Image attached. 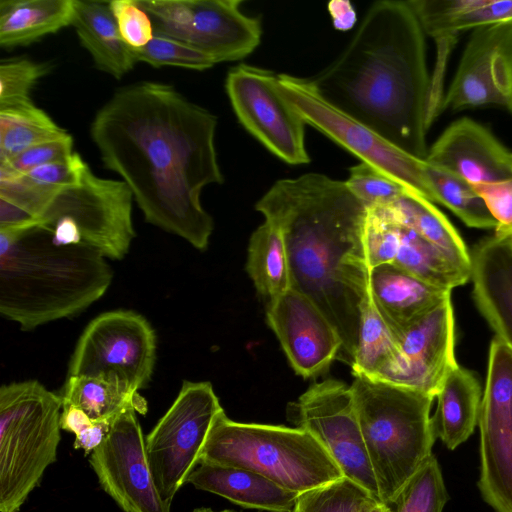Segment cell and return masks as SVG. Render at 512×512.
<instances>
[{
	"label": "cell",
	"instance_id": "obj_33",
	"mask_svg": "<svg viewBox=\"0 0 512 512\" xmlns=\"http://www.w3.org/2000/svg\"><path fill=\"white\" fill-rule=\"evenodd\" d=\"M33 102L0 108V163L8 162L28 148L66 136Z\"/></svg>",
	"mask_w": 512,
	"mask_h": 512
},
{
	"label": "cell",
	"instance_id": "obj_12",
	"mask_svg": "<svg viewBox=\"0 0 512 512\" xmlns=\"http://www.w3.org/2000/svg\"><path fill=\"white\" fill-rule=\"evenodd\" d=\"M287 417L319 442L343 476L381 502L351 386L332 379L314 383L297 401L289 403Z\"/></svg>",
	"mask_w": 512,
	"mask_h": 512
},
{
	"label": "cell",
	"instance_id": "obj_21",
	"mask_svg": "<svg viewBox=\"0 0 512 512\" xmlns=\"http://www.w3.org/2000/svg\"><path fill=\"white\" fill-rule=\"evenodd\" d=\"M470 254L474 302L496 337L512 349V241L493 235Z\"/></svg>",
	"mask_w": 512,
	"mask_h": 512
},
{
	"label": "cell",
	"instance_id": "obj_5",
	"mask_svg": "<svg viewBox=\"0 0 512 512\" xmlns=\"http://www.w3.org/2000/svg\"><path fill=\"white\" fill-rule=\"evenodd\" d=\"M351 388L380 500L391 506L433 456L435 398L366 377H355Z\"/></svg>",
	"mask_w": 512,
	"mask_h": 512
},
{
	"label": "cell",
	"instance_id": "obj_24",
	"mask_svg": "<svg viewBox=\"0 0 512 512\" xmlns=\"http://www.w3.org/2000/svg\"><path fill=\"white\" fill-rule=\"evenodd\" d=\"M187 483L239 506L265 512H288L299 495L254 471L205 462L198 464Z\"/></svg>",
	"mask_w": 512,
	"mask_h": 512
},
{
	"label": "cell",
	"instance_id": "obj_30",
	"mask_svg": "<svg viewBox=\"0 0 512 512\" xmlns=\"http://www.w3.org/2000/svg\"><path fill=\"white\" fill-rule=\"evenodd\" d=\"M63 406L82 409L93 421L112 423L129 408L145 414L147 405L138 392L104 377L67 376Z\"/></svg>",
	"mask_w": 512,
	"mask_h": 512
},
{
	"label": "cell",
	"instance_id": "obj_43",
	"mask_svg": "<svg viewBox=\"0 0 512 512\" xmlns=\"http://www.w3.org/2000/svg\"><path fill=\"white\" fill-rule=\"evenodd\" d=\"M112 423L94 422L86 431L76 436L75 449H82L86 455H90L105 439Z\"/></svg>",
	"mask_w": 512,
	"mask_h": 512
},
{
	"label": "cell",
	"instance_id": "obj_23",
	"mask_svg": "<svg viewBox=\"0 0 512 512\" xmlns=\"http://www.w3.org/2000/svg\"><path fill=\"white\" fill-rule=\"evenodd\" d=\"M425 34L437 45V55H449L459 35L478 27L512 21V0H412Z\"/></svg>",
	"mask_w": 512,
	"mask_h": 512
},
{
	"label": "cell",
	"instance_id": "obj_7",
	"mask_svg": "<svg viewBox=\"0 0 512 512\" xmlns=\"http://www.w3.org/2000/svg\"><path fill=\"white\" fill-rule=\"evenodd\" d=\"M61 396L37 380L0 388V512H18L57 460Z\"/></svg>",
	"mask_w": 512,
	"mask_h": 512
},
{
	"label": "cell",
	"instance_id": "obj_6",
	"mask_svg": "<svg viewBox=\"0 0 512 512\" xmlns=\"http://www.w3.org/2000/svg\"><path fill=\"white\" fill-rule=\"evenodd\" d=\"M201 462L251 470L299 494L343 477L330 455L307 431L237 422L224 411L215 420Z\"/></svg>",
	"mask_w": 512,
	"mask_h": 512
},
{
	"label": "cell",
	"instance_id": "obj_40",
	"mask_svg": "<svg viewBox=\"0 0 512 512\" xmlns=\"http://www.w3.org/2000/svg\"><path fill=\"white\" fill-rule=\"evenodd\" d=\"M109 5L120 34L130 47L141 48L153 38L152 21L137 0H114Z\"/></svg>",
	"mask_w": 512,
	"mask_h": 512
},
{
	"label": "cell",
	"instance_id": "obj_26",
	"mask_svg": "<svg viewBox=\"0 0 512 512\" xmlns=\"http://www.w3.org/2000/svg\"><path fill=\"white\" fill-rule=\"evenodd\" d=\"M482 397L479 379L464 367L455 366L444 379L432 417L436 438L449 450L456 449L473 434L479 422Z\"/></svg>",
	"mask_w": 512,
	"mask_h": 512
},
{
	"label": "cell",
	"instance_id": "obj_19",
	"mask_svg": "<svg viewBox=\"0 0 512 512\" xmlns=\"http://www.w3.org/2000/svg\"><path fill=\"white\" fill-rule=\"evenodd\" d=\"M457 365L455 317L449 297L402 333L398 370L390 383L436 398L444 379Z\"/></svg>",
	"mask_w": 512,
	"mask_h": 512
},
{
	"label": "cell",
	"instance_id": "obj_9",
	"mask_svg": "<svg viewBox=\"0 0 512 512\" xmlns=\"http://www.w3.org/2000/svg\"><path fill=\"white\" fill-rule=\"evenodd\" d=\"M154 35L184 43L214 62L245 58L260 44L258 17L240 10V0H137Z\"/></svg>",
	"mask_w": 512,
	"mask_h": 512
},
{
	"label": "cell",
	"instance_id": "obj_35",
	"mask_svg": "<svg viewBox=\"0 0 512 512\" xmlns=\"http://www.w3.org/2000/svg\"><path fill=\"white\" fill-rule=\"evenodd\" d=\"M380 501L367 489L343 476L298 495L297 512H370Z\"/></svg>",
	"mask_w": 512,
	"mask_h": 512
},
{
	"label": "cell",
	"instance_id": "obj_17",
	"mask_svg": "<svg viewBox=\"0 0 512 512\" xmlns=\"http://www.w3.org/2000/svg\"><path fill=\"white\" fill-rule=\"evenodd\" d=\"M482 106L512 113V21L471 31L441 110Z\"/></svg>",
	"mask_w": 512,
	"mask_h": 512
},
{
	"label": "cell",
	"instance_id": "obj_2",
	"mask_svg": "<svg viewBox=\"0 0 512 512\" xmlns=\"http://www.w3.org/2000/svg\"><path fill=\"white\" fill-rule=\"evenodd\" d=\"M255 209L283 234L291 289L329 319L342 340L337 359L352 365L361 306L370 294L364 240L368 208L345 182L308 173L276 181Z\"/></svg>",
	"mask_w": 512,
	"mask_h": 512
},
{
	"label": "cell",
	"instance_id": "obj_42",
	"mask_svg": "<svg viewBox=\"0 0 512 512\" xmlns=\"http://www.w3.org/2000/svg\"><path fill=\"white\" fill-rule=\"evenodd\" d=\"M473 188L483 198L496 221L494 236L512 241V177Z\"/></svg>",
	"mask_w": 512,
	"mask_h": 512
},
{
	"label": "cell",
	"instance_id": "obj_32",
	"mask_svg": "<svg viewBox=\"0 0 512 512\" xmlns=\"http://www.w3.org/2000/svg\"><path fill=\"white\" fill-rule=\"evenodd\" d=\"M246 270L257 291L269 300L291 289L287 248L281 230L265 221L252 234Z\"/></svg>",
	"mask_w": 512,
	"mask_h": 512
},
{
	"label": "cell",
	"instance_id": "obj_25",
	"mask_svg": "<svg viewBox=\"0 0 512 512\" xmlns=\"http://www.w3.org/2000/svg\"><path fill=\"white\" fill-rule=\"evenodd\" d=\"M74 27L97 69L121 79L136 64L134 48L123 39L109 2L73 0Z\"/></svg>",
	"mask_w": 512,
	"mask_h": 512
},
{
	"label": "cell",
	"instance_id": "obj_27",
	"mask_svg": "<svg viewBox=\"0 0 512 512\" xmlns=\"http://www.w3.org/2000/svg\"><path fill=\"white\" fill-rule=\"evenodd\" d=\"M73 0H1L0 46H27L71 25Z\"/></svg>",
	"mask_w": 512,
	"mask_h": 512
},
{
	"label": "cell",
	"instance_id": "obj_11",
	"mask_svg": "<svg viewBox=\"0 0 512 512\" xmlns=\"http://www.w3.org/2000/svg\"><path fill=\"white\" fill-rule=\"evenodd\" d=\"M156 335L130 310L100 314L86 326L72 354L68 376L104 377L138 392L151 379Z\"/></svg>",
	"mask_w": 512,
	"mask_h": 512
},
{
	"label": "cell",
	"instance_id": "obj_39",
	"mask_svg": "<svg viewBox=\"0 0 512 512\" xmlns=\"http://www.w3.org/2000/svg\"><path fill=\"white\" fill-rule=\"evenodd\" d=\"M48 72L45 64L15 59L0 64V108L31 102L30 90Z\"/></svg>",
	"mask_w": 512,
	"mask_h": 512
},
{
	"label": "cell",
	"instance_id": "obj_28",
	"mask_svg": "<svg viewBox=\"0 0 512 512\" xmlns=\"http://www.w3.org/2000/svg\"><path fill=\"white\" fill-rule=\"evenodd\" d=\"M379 207L391 220L411 229L471 271L470 251L456 228L433 202L407 191L391 204Z\"/></svg>",
	"mask_w": 512,
	"mask_h": 512
},
{
	"label": "cell",
	"instance_id": "obj_44",
	"mask_svg": "<svg viewBox=\"0 0 512 512\" xmlns=\"http://www.w3.org/2000/svg\"><path fill=\"white\" fill-rule=\"evenodd\" d=\"M93 421L82 409L75 406H63L60 417L62 430L74 433L75 436L83 433L93 425Z\"/></svg>",
	"mask_w": 512,
	"mask_h": 512
},
{
	"label": "cell",
	"instance_id": "obj_8",
	"mask_svg": "<svg viewBox=\"0 0 512 512\" xmlns=\"http://www.w3.org/2000/svg\"><path fill=\"white\" fill-rule=\"evenodd\" d=\"M223 408L210 382L185 380L166 413L145 437L158 491L171 505L200 459Z\"/></svg>",
	"mask_w": 512,
	"mask_h": 512
},
{
	"label": "cell",
	"instance_id": "obj_47",
	"mask_svg": "<svg viewBox=\"0 0 512 512\" xmlns=\"http://www.w3.org/2000/svg\"><path fill=\"white\" fill-rule=\"evenodd\" d=\"M192 512H237V511H234V510H229V509H225V510H220V511H215V510H212L210 508H197V509H194Z\"/></svg>",
	"mask_w": 512,
	"mask_h": 512
},
{
	"label": "cell",
	"instance_id": "obj_29",
	"mask_svg": "<svg viewBox=\"0 0 512 512\" xmlns=\"http://www.w3.org/2000/svg\"><path fill=\"white\" fill-rule=\"evenodd\" d=\"M400 360V341L377 311L371 296L361 306L352 374L390 383Z\"/></svg>",
	"mask_w": 512,
	"mask_h": 512
},
{
	"label": "cell",
	"instance_id": "obj_3",
	"mask_svg": "<svg viewBox=\"0 0 512 512\" xmlns=\"http://www.w3.org/2000/svg\"><path fill=\"white\" fill-rule=\"evenodd\" d=\"M329 104L425 160L431 78L425 33L408 1H377L341 54L307 79Z\"/></svg>",
	"mask_w": 512,
	"mask_h": 512
},
{
	"label": "cell",
	"instance_id": "obj_46",
	"mask_svg": "<svg viewBox=\"0 0 512 512\" xmlns=\"http://www.w3.org/2000/svg\"><path fill=\"white\" fill-rule=\"evenodd\" d=\"M370 512H392V507L385 503L379 502L371 509Z\"/></svg>",
	"mask_w": 512,
	"mask_h": 512
},
{
	"label": "cell",
	"instance_id": "obj_1",
	"mask_svg": "<svg viewBox=\"0 0 512 512\" xmlns=\"http://www.w3.org/2000/svg\"><path fill=\"white\" fill-rule=\"evenodd\" d=\"M217 118L173 86L140 82L118 90L96 113L90 135L104 166L131 189L145 221L205 250L212 217L204 187L221 184Z\"/></svg>",
	"mask_w": 512,
	"mask_h": 512
},
{
	"label": "cell",
	"instance_id": "obj_14",
	"mask_svg": "<svg viewBox=\"0 0 512 512\" xmlns=\"http://www.w3.org/2000/svg\"><path fill=\"white\" fill-rule=\"evenodd\" d=\"M226 92L239 122L282 161L310 162L305 148V120L282 94L278 74L240 64L226 78Z\"/></svg>",
	"mask_w": 512,
	"mask_h": 512
},
{
	"label": "cell",
	"instance_id": "obj_16",
	"mask_svg": "<svg viewBox=\"0 0 512 512\" xmlns=\"http://www.w3.org/2000/svg\"><path fill=\"white\" fill-rule=\"evenodd\" d=\"M136 413L129 408L112 422L104 441L89 455L90 465L103 491L123 512H171L155 483Z\"/></svg>",
	"mask_w": 512,
	"mask_h": 512
},
{
	"label": "cell",
	"instance_id": "obj_38",
	"mask_svg": "<svg viewBox=\"0 0 512 512\" xmlns=\"http://www.w3.org/2000/svg\"><path fill=\"white\" fill-rule=\"evenodd\" d=\"M137 62L153 67L177 66L193 70H206L215 62L206 54L179 41L154 35L143 47L134 49Z\"/></svg>",
	"mask_w": 512,
	"mask_h": 512
},
{
	"label": "cell",
	"instance_id": "obj_10",
	"mask_svg": "<svg viewBox=\"0 0 512 512\" xmlns=\"http://www.w3.org/2000/svg\"><path fill=\"white\" fill-rule=\"evenodd\" d=\"M282 94L306 123L399 182L407 191L434 203L426 161L397 148L382 136L325 101L307 79L278 74ZM435 204V203H434Z\"/></svg>",
	"mask_w": 512,
	"mask_h": 512
},
{
	"label": "cell",
	"instance_id": "obj_13",
	"mask_svg": "<svg viewBox=\"0 0 512 512\" xmlns=\"http://www.w3.org/2000/svg\"><path fill=\"white\" fill-rule=\"evenodd\" d=\"M134 196L123 180L96 176L87 165L81 183L65 188L37 220L48 227L60 218L71 220L82 243L105 258L121 260L136 236L132 222Z\"/></svg>",
	"mask_w": 512,
	"mask_h": 512
},
{
	"label": "cell",
	"instance_id": "obj_37",
	"mask_svg": "<svg viewBox=\"0 0 512 512\" xmlns=\"http://www.w3.org/2000/svg\"><path fill=\"white\" fill-rule=\"evenodd\" d=\"M345 184L367 208L389 205L407 192L392 177L364 162L350 168Z\"/></svg>",
	"mask_w": 512,
	"mask_h": 512
},
{
	"label": "cell",
	"instance_id": "obj_48",
	"mask_svg": "<svg viewBox=\"0 0 512 512\" xmlns=\"http://www.w3.org/2000/svg\"><path fill=\"white\" fill-rule=\"evenodd\" d=\"M261 512H265V511H261ZM288 512H297L296 508L294 507L292 510L288 511Z\"/></svg>",
	"mask_w": 512,
	"mask_h": 512
},
{
	"label": "cell",
	"instance_id": "obj_31",
	"mask_svg": "<svg viewBox=\"0 0 512 512\" xmlns=\"http://www.w3.org/2000/svg\"><path fill=\"white\" fill-rule=\"evenodd\" d=\"M396 224L398 244L392 265L429 284L449 291L470 280V270L457 264L447 254L411 229Z\"/></svg>",
	"mask_w": 512,
	"mask_h": 512
},
{
	"label": "cell",
	"instance_id": "obj_45",
	"mask_svg": "<svg viewBox=\"0 0 512 512\" xmlns=\"http://www.w3.org/2000/svg\"><path fill=\"white\" fill-rule=\"evenodd\" d=\"M328 10L336 29L346 31L354 26L356 13L349 1H332L328 4Z\"/></svg>",
	"mask_w": 512,
	"mask_h": 512
},
{
	"label": "cell",
	"instance_id": "obj_4",
	"mask_svg": "<svg viewBox=\"0 0 512 512\" xmlns=\"http://www.w3.org/2000/svg\"><path fill=\"white\" fill-rule=\"evenodd\" d=\"M112 279L106 258L88 244H57L39 225L0 231V312L22 330L80 313Z\"/></svg>",
	"mask_w": 512,
	"mask_h": 512
},
{
	"label": "cell",
	"instance_id": "obj_15",
	"mask_svg": "<svg viewBox=\"0 0 512 512\" xmlns=\"http://www.w3.org/2000/svg\"><path fill=\"white\" fill-rule=\"evenodd\" d=\"M478 426L481 496L495 512H512V349L496 336Z\"/></svg>",
	"mask_w": 512,
	"mask_h": 512
},
{
	"label": "cell",
	"instance_id": "obj_41",
	"mask_svg": "<svg viewBox=\"0 0 512 512\" xmlns=\"http://www.w3.org/2000/svg\"><path fill=\"white\" fill-rule=\"evenodd\" d=\"M73 154V138L67 134L64 137L34 145L10 161L0 164L8 166L18 174H25L42 165L68 160Z\"/></svg>",
	"mask_w": 512,
	"mask_h": 512
},
{
	"label": "cell",
	"instance_id": "obj_18",
	"mask_svg": "<svg viewBox=\"0 0 512 512\" xmlns=\"http://www.w3.org/2000/svg\"><path fill=\"white\" fill-rule=\"evenodd\" d=\"M266 317L296 374L322 375L338 358L342 340L336 328L304 294L290 289L269 300Z\"/></svg>",
	"mask_w": 512,
	"mask_h": 512
},
{
	"label": "cell",
	"instance_id": "obj_22",
	"mask_svg": "<svg viewBox=\"0 0 512 512\" xmlns=\"http://www.w3.org/2000/svg\"><path fill=\"white\" fill-rule=\"evenodd\" d=\"M369 288L377 311L399 341L408 327L451 297V291L429 284L392 264L371 269Z\"/></svg>",
	"mask_w": 512,
	"mask_h": 512
},
{
	"label": "cell",
	"instance_id": "obj_34",
	"mask_svg": "<svg viewBox=\"0 0 512 512\" xmlns=\"http://www.w3.org/2000/svg\"><path fill=\"white\" fill-rule=\"evenodd\" d=\"M434 203L451 210L468 227L494 229L496 221L483 198L463 178L426 162Z\"/></svg>",
	"mask_w": 512,
	"mask_h": 512
},
{
	"label": "cell",
	"instance_id": "obj_36",
	"mask_svg": "<svg viewBox=\"0 0 512 512\" xmlns=\"http://www.w3.org/2000/svg\"><path fill=\"white\" fill-rule=\"evenodd\" d=\"M448 500L441 468L433 455L391 505L392 512H443Z\"/></svg>",
	"mask_w": 512,
	"mask_h": 512
},
{
	"label": "cell",
	"instance_id": "obj_20",
	"mask_svg": "<svg viewBox=\"0 0 512 512\" xmlns=\"http://www.w3.org/2000/svg\"><path fill=\"white\" fill-rule=\"evenodd\" d=\"M425 161L472 186L512 177V151L488 128L469 117L452 122L430 147Z\"/></svg>",
	"mask_w": 512,
	"mask_h": 512
}]
</instances>
